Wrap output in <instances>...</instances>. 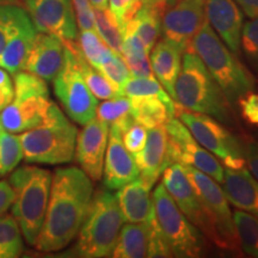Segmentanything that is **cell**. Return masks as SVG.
Segmentation results:
<instances>
[{
  "label": "cell",
  "instance_id": "cell-1",
  "mask_svg": "<svg viewBox=\"0 0 258 258\" xmlns=\"http://www.w3.org/2000/svg\"><path fill=\"white\" fill-rule=\"evenodd\" d=\"M92 195L91 178L82 169H57L51 179L49 202L36 249L42 252L64 249L78 235Z\"/></svg>",
  "mask_w": 258,
  "mask_h": 258
},
{
  "label": "cell",
  "instance_id": "cell-2",
  "mask_svg": "<svg viewBox=\"0 0 258 258\" xmlns=\"http://www.w3.org/2000/svg\"><path fill=\"white\" fill-rule=\"evenodd\" d=\"M175 102L183 109L212 116L224 124H233V105L220 85L192 50H185L175 84Z\"/></svg>",
  "mask_w": 258,
  "mask_h": 258
},
{
  "label": "cell",
  "instance_id": "cell-3",
  "mask_svg": "<svg viewBox=\"0 0 258 258\" xmlns=\"http://www.w3.org/2000/svg\"><path fill=\"white\" fill-rule=\"evenodd\" d=\"M186 50L198 54L232 105L253 91L252 73L228 49L207 21L194 36Z\"/></svg>",
  "mask_w": 258,
  "mask_h": 258
},
{
  "label": "cell",
  "instance_id": "cell-4",
  "mask_svg": "<svg viewBox=\"0 0 258 258\" xmlns=\"http://www.w3.org/2000/svg\"><path fill=\"white\" fill-rule=\"evenodd\" d=\"M50 171L37 166H22L11 172L9 183L14 189L11 214L17 220L24 239L35 246L49 202Z\"/></svg>",
  "mask_w": 258,
  "mask_h": 258
},
{
  "label": "cell",
  "instance_id": "cell-5",
  "mask_svg": "<svg viewBox=\"0 0 258 258\" xmlns=\"http://www.w3.org/2000/svg\"><path fill=\"white\" fill-rule=\"evenodd\" d=\"M78 129L67 120L55 103L37 127L19 134L23 159L30 164L61 165L70 163L76 153Z\"/></svg>",
  "mask_w": 258,
  "mask_h": 258
},
{
  "label": "cell",
  "instance_id": "cell-6",
  "mask_svg": "<svg viewBox=\"0 0 258 258\" xmlns=\"http://www.w3.org/2000/svg\"><path fill=\"white\" fill-rule=\"evenodd\" d=\"M123 224L124 218L116 195L106 190L96 191L78 232V240L72 251L74 256L111 257Z\"/></svg>",
  "mask_w": 258,
  "mask_h": 258
},
{
  "label": "cell",
  "instance_id": "cell-7",
  "mask_svg": "<svg viewBox=\"0 0 258 258\" xmlns=\"http://www.w3.org/2000/svg\"><path fill=\"white\" fill-rule=\"evenodd\" d=\"M14 98L0 112V129L21 134L44 121L51 101L46 80L27 71L14 74Z\"/></svg>",
  "mask_w": 258,
  "mask_h": 258
},
{
  "label": "cell",
  "instance_id": "cell-8",
  "mask_svg": "<svg viewBox=\"0 0 258 258\" xmlns=\"http://www.w3.org/2000/svg\"><path fill=\"white\" fill-rule=\"evenodd\" d=\"M182 166L198 195L203 213L211 227L209 240L219 249L239 253L241 247L235 231L233 215L224 190L206 173L191 166Z\"/></svg>",
  "mask_w": 258,
  "mask_h": 258
},
{
  "label": "cell",
  "instance_id": "cell-9",
  "mask_svg": "<svg viewBox=\"0 0 258 258\" xmlns=\"http://www.w3.org/2000/svg\"><path fill=\"white\" fill-rule=\"evenodd\" d=\"M156 217L175 257H201L206 251V240L201 231L180 212L163 183L153 191Z\"/></svg>",
  "mask_w": 258,
  "mask_h": 258
},
{
  "label": "cell",
  "instance_id": "cell-10",
  "mask_svg": "<svg viewBox=\"0 0 258 258\" xmlns=\"http://www.w3.org/2000/svg\"><path fill=\"white\" fill-rule=\"evenodd\" d=\"M175 116H178L195 140L203 148L222 161V165L230 170L246 167L244 146L237 138L212 116L200 114L176 105Z\"/></svg>",
  "mask_w": 258,
  "mask_h": 258
},
{
  "label": "cell",
  "instance_id": "cell-11",
  "mask_svg": "<svg viewBox=\"0 0 258 258\" xmlns=\"http://www.w3.org/2000/svg\"><path fill=\"white\" fill-rule=\"evenodd\" d=\"M53 84L55 95L71 120L84 125L96 117L98 99L90 91L76 54L67 43H64L63 64Z\"/></svg>",
  "mask_w": 258,
  "mask_h": 258
},
{
  "label": "cell",
  "instance_id": "cell-12",
  "mask_svg": "<svg viewBox=\"0 0 258 258\" xmlns=\"http://www.w3.org/2000/svg\"><path fill=\"white\" fill-rule=\"evenodd\" d=\"M165 129L167 153L171 163L191 166L222 184L225 170L220 161L195 140L188 127L179 118L175 116L171 117L165 124Z\"/></svg>",
  "mask_w": 258,
  "mask_h": 258
},
{
  "label": "cell",
  "instance_id": "cell-13",
  "mask_svg": "<svg viewBox=\"0 0 258 258\" xmlns=\"http://www.w3.org/2000/svg\"><path fill=\"white\" fill-rule=\"evenodd\" d=\"M25 10L38 32L62 41H78V24L72 0H24Z\"/></svg>",
  "mask_w": 258,
  "mask_h": 258
},
{
  "label": "cell",
  "instance_id": "cell-14",
  "mask_svg": "<svg viewBox=\"0 0 258 258\" xmlns=\"http://www.w3.org/2000/svg\"><path fill=\"white\" fill-rule=\"evenodd\" d=\"M206 21V0H177L164 12L161 35L185 51Z\"/></svg>",
  "mask_w": 258,
  "mask_h": 258
},
{
  "label": "cell",
  "instance_id": "cell-15",
  "mask_svg": "<svg viewBox=\"0 0 258 258\" xmlns=\"http://www.w3.org/2000/svg\"><path fill=\"white\" fill-rule=\"evenodd\" d=\"M161 183L186 219L198 227L207 239H211V227L183 166L178 163L167 166L163 172Z\"/></svg>",
  "mask_w": 258,
  "mask_h": 258
},
{
  "label": "cell",
  "instance_id": "cell-16",
  "mask_svg": "<svg viewBox=\"0 0 258 258\" xmlns=\"http://www.w3.org/2000/svg\"><path fill=\"white\" fill-rule=\"evenodd\" d=\"M110 125L95 117L84 124L78 133L76 144V158L84 172L91 180H99L103 176V166L109 140Z\"/></svg>",
  "mask_w": 258,
  "mask_h": 258
},
{
  "label": "cell",
  "instance_id": "cell-17",
  "mask_svg": "<svg viewBox=\"0 0 258 258\" xmlns=\"http://www.w3.org/2000/svg\"><path fill=\"white\" fill-rule=\"evenodd\" d=\"M102 177L104 185L110 190H118L140 177V171L133 154L125 148L121 131L115 125L109 128Z\"/></svg>",
  "mask_w": 258,
  "mask_h": 258
},
{
  "label": "cell",
  "instance_id": "cell-18",
  "mask_svg": "<svg viewBox=\"0 0 258 258\" xmlns=\"http://www.w3.org/2000/svg\"><path fill=\"white\" fill-rule=\"evenodd\" d=\"M206 18L232 53L240 51L244 19L234 0H206Z\"/></svg>",
  "mask_w": 258,
  "mask_h": 258
},
{
  "label": "cell",
  "instance_id": "cell-19",
  "mask_svg": "<svg viewBox=\"0 0 258 258\" xmlns=\"http://www.w3.org/2000/svg\"><path fill=\"white\" fill-rule=\"evenodd\" d=\"M63 60V41L55 35L37 31L23 71L36 74L46 82H53L62 67Z\"/></svg>",
  "mask_w": 258,
  "mask_h": 258
},
{
  "label": "cell",
  "instance_id": "cell-20",
  "mask_svg": "<svg viewBox=\"0 0 258 258\" xmlns=\"http://www.w3.org/2000/svg\"><path fill=\"white\" fill-rule=\"evenodd\" d=\"M133 157L140 171V178L148 188L152 189L164 170L172 164L167 153L165 125L148 129L146 144L143 150L133 154Z\"/></svg>",
  "mask_w": 258,
  "mask_h": 258
},
{
  "label": "cell",
  "instance_id": "cell-21",
  "mask_svg": "<svg viewBox=\"0 0 258 258\" xmlns=\"http://www.w3.org/2000/svg\"><path fill=\"white\" fill-rule=\"evenodd\" d=\"M222 185L228 203L258 218V180L246 167L240 170L226 169Z\"/></svg>",
  "mask_w": 258,
  "mask_h": 258
},
{
  "label": "cell",
  "instance_id": "cell-22",
  "mask_svg": "<svg viewBox=\"0 0 258 258\" xmlns=\"http://www.w3.org/2000/svg\"><path fill=\"white\" fill-rule=\"evenodd\" d=\"M150 191L151 189L140 177L118 189L116 199L125 222H150L156 217L153 198Z\"/></svg>",
  "mask_w": 258,
  "mask_h": 258
},
{
  "label": "cell",
  "instance_id": "cell-23",
  "mask_svg": "<svg viewBox=\"0 0 258 258\" xmlns=\"http://www.w3.org/2000/svg\"><path fill=\"white\" fill-rule=\"evenodd\" d=\"M183 51L172 42L161 38L151 49L150 62L153 74L165 91L175 99V84L182 69Z\"/></svg>",
  "mask_w": 258,
  "mask_h": 258
},
{
  "label": "cell",
  "instance_id": "cell-24",
  "mask_svg": "<svg viewBox=\"0 0 258 258\" xmlns=\"http://www.w3.org/2000/svg\"><path fill=\"white\" fill-rule=\"evenodd\" d=\"M36 35L37 30L29 16L6 42L4 49L0 53V67L10 74L23 71Z\"/></svg>",
  "mask_w": 258,
  "mask_h": 258
},
{
  "label": "cell",
  "instance_id": "cell-25",
  "mask_svg": "<svg viewBox=\"0 0 258 258\" xmlns=\"http://www.w3.org/2000/svg\"><path fill=\"white\" fill-rule=\"evenodd\" d=\"M151 226L150 222L123 225L118 234L117 243L112 250L115 258H143L148 256Z\"/></svg>",
  "mask_w": 258,
  "mask_h": 258
},
{
  "label": "cell",
  "instance_id": "cell-26",
  "mask_svg": "<svg viewBox=\"0 0 258 258\" xmlns=\"http://www.w3.org/2000/svg\"><path fill=\"white\" fill-rule=\"evenodd\" d=\"M161 18L163 14L153 6L141 5L137 14L124 25L122 31L134 32L144 43L150 54L158 38L161 34Z\"/></svg>",
  "mask_w": 258,
  "mask_h": 258
},
{
  "label": "cell",
  "instance_id": "cell-27",
  "mask_svg": "<svg viewBox=\"0 0 258 258\" xmlns=\"http://www.w3.org/2000/svg\"><path fill=\"white\" fill-rule=\"evenodd\" d=\"M132 115L138 123L146 129L164 127L175 114L163 101L156 97H139L131 98Z\"/></svg>",
  "mask_w": 258,
  "mask_h": 258
},
{
  "label": "cell",
  "instance_id": "cell-28",
  "mask_svg": "<svg viewBox=\"0 0 258 258\" xmlns=\"http://www.w3.org/2000/svg\"><path fill=\"white\" fill-rule=\"evenodd\" d=\"M63 42L69 44L71 49L74 51V54H76L77 60H78L79 69L82 71V74L84 77V80H85V83L88 84L90 91L93 93V96H95L97 99L105 101V99L118 96V91L111 85V83L105 78L104 74L88 62V60L85 59V56L83 55L82 50H80L78 41H63Z\"/></svg>",
  "mask_w": 258,
  "mask_h": 258
},
{
  "label": "cell",
  "instance_id": "cell-29",
  "mask_svg": "<svg viewBox=\"0 0 258 258\" xmlns=\"http://www.w3.org/2000/svg\"><path fill=\"white\" fill-rule=\"evenodd\" d=\"M96 117L109 125H115L124 132L135 120L132 115V102L129 97L118 95L105 99L97 105Z\"/></svg>",
  "mask_w": 258,
  "mask_h": 258
},
{
  "label": "cell",
  "instance_id": "cell-30",
  "mask_svg": "<svg viewBox=\"0 0 258 258\" xmlns=\"http://www.w3.org/2000/svg\"><path fill=\"white\" fill-rule=\"evenodd\" d=\"M120 95L129 98H139V97H156L163 101L169 106L171 111L175 114L177 103L171 98V96L161 86L156 78H139V77H129L120 89Z\"/></svg>",
  "mask_w": 258,
  "mask_h": 258
},
{
  "label": "cell",
  "instance_id": "cell-31",
  "mask_svg": "<svg viewBox=\"0 0 258 258\" xmlns=\"http://www.w3.org/2000/svg\"><path fill=\"white\" fill-rule=\"evenodd\" d=\"M24 250L23 233L12 214L0 215V258H17Z\"/></svg>",
  "mask_w": 258,
  "mask_h": 258
},
{
  "label": "cell",
  "instance_id": "cell-32",
  "mask_svg": "<svg viewBox=\"0 0 258 258\" xmlns=\"http://www.w3.org/2000/svg\"><path fill=\"white\" fill-rule=\"evenodd\" d=\"M93 15H95V29L97 34L114 53L122 55L123 35L120 24L117 23L109 9H93Z\"/></svg>",
  "mask_w": 258,
  "mask_h": 258
},
{
  "label": "cell",
  "instance_id": "cell-33",
  "mask_svg": "<svg viewBox=\"0 0 258 258\" xmlns=\"http://www.w3.org/2000/svg\"><path fill=\"white\" fill-rule=\"evenodd\" d=\"M233 221L241 249L249 256L258 257V218L239 209L233 213Z\"/></svg>",
  "mask_w": 258,
  "mask_h": 258
},
{
  "label": "cell",
  "instance_id": "cell-34",
  "mask_svg": "<svg viewBox=\"0 0 258 258\" xmlns=\"http://www.w3.org/2000/svg\"><path fill=\"white\" fill-rule=\"evenodd\" d=\"M78 44L88 62L97 70L110 59L114 53L96 30H80Z\"/></svg>",
  "mask_w": 258,
  "mask_h": 258
},
{
  "label": "cell",
  "instance_id": "cell-35",
  "mask_svg": "<svg viewBox=\"0 0 258 258\" xmlns=\"http://www.w3.org/2000/svg\"><path fill=\"white\" fill-rule=\"evenodd\" d=\"M29 17L25 8L15 0H0V53L6 42L17 30L25 18Z\"/></svg>",
  "mask_w": 258,
  "mask_h": 258
},
{
  "label": "cell",
  "instance_id": "cell-36",
  "mask_svg": "<svg viewBox=\"0 0 258 258\" xmlns=\"http://www.w3.org/2000/svg\"><path fill=\"white\" fill-rule=\"evenodd\" d=\"M23 160V147L19 135L0 129V176L11 173Z\"/></svg>",
  "mask_w": 258,
  "mask_h": 258
},
{
  "label": "cell",
  "instance_id": "cell-37",
  "mask_svg": "<svg viewBox=\"0 0 258 258\" xmlns=\"http://www.w3.org/2000/svg\"><path fill=\"white\" fill-rule=\"evenodd\" d=\"M240 48L251 70L258 74V17L251 18L243 25Z\"/></svg>",
  "mask_w": 258,
  "mask_h": 258
},
{
  "label": "cell",
  "instance_id": "cell-38",
  "mask_svg": "<svg viewBox=\"0 0 258 258\" xmlns=\"http://www.w3.org/2000/svg\"><path fill=\"white\" fill-rule=\"evenodd\" d=\"M98 71H101L104 74L105 78L111 83V85L117 90L118 95H120V89L122 88V85L131 77L123 56L117 53H112L110 59L103 63Z\"/></svg>",
  "mask_w": 258,
  "mask_h": 258
},
{
  "label": "cell",
  "instance_id": "cell-39",
  "mask_svg": "<svg viewBox=\"0 0 258 258\" xmlns=\"http://www.w3.org/2000/svg\"><path fill=\"white\" fill-rule=\"evenodd\" d=\"M150 226L151 234L147 257H173L169 241H167L165 234L163 233L159 224H158L157 217H154L150 221Z\"/></svg>",
  "mask_w": 258,
  "mask_h": 258
},
{
  "label": "cell",
  "instance_id": "cell-40",
  "mask_svg": "<svg viewBox=\"0 0 258 258\" xmlns=\"http://www.w3.org/2000/svg\"><path fill=\"white\" fill-rule=\"evenodd\" d=\"M141 5L143 4H141L140 0H108L109 11L111 12L117 23L120 24L121 30L137 14Z\"/></svg>",
  "mask_w": 258,
  "mask_h": 258
},
{
  "label": "cell",
  "instance_id": "cell-41",
  "mask_svg": "<svg viewBox=\"0 0 258 258\" xmlns=\"http://www.w3.org/2000/svg\"><path fill=\"white\" fill-rule=\"evenodd\" d=\"M147 140V131L143 124L137 121L122 132V141L124 146L132 154L139 153L143 150Z\"/></svg>",
  "mask_w": 258,
  "mask_h": 258
},
{
  "label": "cell",
  "instance_id": "cell-42",
  "mask_svg": "<svg viewBox=\"0 0 258 258\" xmlns=\"http://www.w3.org/2000/svg\"><path fill=\"white\" fill-rule=\"evenodd\" d=\"M72 4L80 30H96L93 8L89 0H72Z\"/></svg>",
  "mask_w": 258,
  "mask_h": 258
},
{
  "label": "cell",
  "instance_id": "cell-43",
  "mask_svg": "<svg viewBox=\"0 0 258 258\" xmlns=\"http://www.w3.org/2000/svg\"><path fill=\"white\" fill-rule=\"evenodd\" d=\"M127 63L132 77L139 78H156L153 74L151 62L148 60V55H135V56H123Z\"/></svg>",
  "mask_w": 258,
  "mask_h": 258
},
{
  "label": "cell",
  "instance_id": "cell-44",
  "mask_svg": "<svg viewBox=\"0 0 258 258\" xmlns=\"http://www.w3.org/2000/svg\"><path fill=\"white\" fill-rule=\"evenodd\" d=\"M243 117L249 123L258 125V93L250 92L238 101Z\"/></svg>",
  "mask_w": 258,
  "mask_h": 258
},
{
  "label": "cell",
  "instance_id": "cell-45",
  "mask_svg": "<svg viewBox=\"0 0 258 258\" xmlns=\"http://www.w3.org/2000/svg\"><path fill=\"white\" fill-rule=\"evenodd\" d=\"M14 95V79H11L8 71L0 67V112L10 104Z\"/></svg>",
  "mask_w": 258,
  "mask_h": 258
},
{
  "label": "cell",
  "instance_id": "cell-46",
  "mask_svg": "<svg viewBox=\"0 0 258 258\" xmlns=\"http://www.w3.org/2000/svg\"><path fill=\"white\" fill-rule=\"evenodd\" d=\"M244 152L246 165L249 166L251 175L258 180V141H250L244 147Z\"/></svg>",
  "mask_w": 258,
  "mask_h": 258
},
{
  "label": "cell",
  "instance_id": "cell-47",
  "mask_svg": "<svg viewBox=\"0 0 258 258\" xmlns=\"http://www.w3.org/2000/svg\"><path fill=\"white\" fill-rule=\"evenodd\" d=\"M14 189L8 180H0V215L4 214L11 208L14 202Z\"/></svg>",
  "mask_w": 258,
  "mask_h": 258
},
{
  "label": "cell",
  "instance_id": "cell-48",
  "mask_svg": "<svg viewBox=\"0 0 258 258\" xmlns=\"http://www.w3.org/2000/svg\"><path fill=\"white\" fill-rule=\"evenodd\" d=\"M249 18L258 17V0H234Z\"/></svg>",
  "mask_w": 258,
  "mask_h": 258
},
{
  "label": "cell",
  "instance_id": "cell-49",
  "mask_svg": "<svg viewBox=\"0 0 258 258\" xmlns=\"http://www.w3.org/2000/svg\"><path fill=\"white\" fill-rule=\"evenodd\" d=\"M141 4L144 5H148V6H153L159 10L161 14L164 15V12L166 11L167 9H170L177 0H140Z\"/></svg>",
  "mask_w": 258,
  "mask_h": 258
},
{
  "label": "cell",
  "instance_id": "cell-50",
  "mask_svg": "<svg viewBox=\"0 0 258 258\" xmlns=\"http://www.w3.org/2000/svg\"><path fill=\"white\" fill-rule=\"evenodd\" d=\"M93 9H108V0H89Z\"/></svg>",
  "mask_w": 258,
  "mask_h": 258
}]
</instances>
